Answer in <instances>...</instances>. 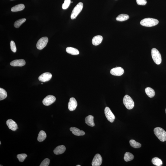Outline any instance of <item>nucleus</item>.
Masks as SVG:
<instances>
[{
    "label": "nucleus",
    "mask_w": 166,
    "mask_h": 166,
    "mask_svg": "<svg viewBox=\"0 0 166 166\" xmlns=\"http://www.w3.org/2000/svg\"><path fill=\"white\" fill-rule=\"evenodd\" d=\"M154 132L155 135L161 141H165L166 132L163 129L159 127L155 128L154 129Z\"/></svg>",
    "instance_id": "obj_1"
},
{
    "label": "nucleus",
    "mask_w": 166,
    "mask_h": 166,
    "mask_svg": "<svg viewBox=\"0 0 166 166\" xmlns=\"http://www.w3.org/2000/svg\"><path fill=\"white\" fill-rule=\"evenodd\" d=\"M158 23V20L156 19L146 18L142 20L140 22V24L142 26L146 27H152L156 25Z\"/></svg>",
    "instance_id": "obj_2"
},
{
    "label": "nucleus",
    "mask_w": 166,
    "mask_h": 166,
    "mask_svg": "<svg viewBox=\"0 0 166 166\" xmlns=\"http://www.w3.org/2000/svg\"><path fill=\"white\" fill-rule=\"evenodd\" d=\"M151 55L154 62L157 65L161 64L162 59L160 53L156 48H153L151 50Z\"/></svg>",
    "instance_id": "obj_3"
},
{
    "label": "nucleus",
    "mask_w": 166,
    "mask_h": 166,
    "mask_svg": "<svg viewBox=\"0 0 166 166\" xmlns=\"http://www.w3.org/2000/svg\"><path fill=\"white\" fill-rule=\"evenodd\" d=\"M123 102L127 109H132L134 107V103L133 99L128 95H125L123 99Z\"/></svg>",
    "instance_id": "obj_4"
},
{
    "label": "nucleus",
    "mask_w": 166,
    "mask_h": 166,
    "mask_svg": "<svg viewBox=\"0 0 166 166\" xmlns=\"http://www.w3.org/2000/svg\"><path fill=\"white\" fill-rule=\"evenodd\" d=\"M83 8V4L82 2L79 3L76 6L72 11L71 14V18L73 20L76 18L77 16L82 11Z\"/></svg>",
    "instance_id": "obj_5"
},
{
    "label": "nucleus",
    "mask_w": 166,
    "mask_h": 166,
    "mask_svg": "<svg viewBox=\"0 0 166 166\" xmlns=\"http://www.w3.org/2000/svg\"><path fill=\"white\" fill-rule=\"evenodd\" d=\"M48 42V39L47 37L40 38L37 43L36 47L39 50H42L46 46Z\"/></svg>",
    "instance_id": "obj_6"
},
{
    "label": "nucleus",
    "mask_w": 166,
    "mask_h": 166,
    "mask_svg": "<svg viewBox=\"0 0 166 166\" xmlns=\"http://www.w3.org/2000/svg\"><path fill=\"white\" fill-rule=\"evenodd\" d=\"M104 112L105 117L108 121L111 123L113 122L115 119V116L113 113L110 108L108 107H106Z\"/></svg>",
    "instance_id": "obj_7"
},
{
    "label": "nucleus",
    "mask_w": 166,
    "mask_h": 166,
    "mask_svg": "<svg viewBox=\"0 0 166 166\" xmlns=\"http://www.w3.org/2000/svg\"><path fill=\"white\" fill-rule=\"evenodd\" d=\"M56 100V98L53 95H48L43 99L42 101V103L45 105H50L55 102Z\"/></svg>",
    "instance_id": "obj_8"
},
{
    "label": "nucleus",
    "mask_w": 166,
    "mask_h": 166,
    "mask_svg": "<svg viewBox=\"0 0 166 166\" xmlns=\"http://www.w3.org/2000/svg\"><path fill=\"white\" fill-rule=\"evenodd\" d=\"M102 157L99 154L95 155L92 162V166H99L102 164Z\"/></svg>",
    "instance_id": "obj_9"
},
{
    "label": "nucleus",
    "mask_w": 166,
    "mask_h": 166,
    "mask_svg": "<svg viewBox=\"0 0 166 166\" xmlns=\"http://www.w3.org/2000/svg\"><path fill=\"white\" fill-rule=\"evenodd\" d=\"M124 69L121 67H118L112 69L110 73L112 75L116 76H120L124 74Z\"/></svg>",
    "instance_id": "obj_10"
},
{
    "label": "nucleus",
    "mask_w": 166,
    "mask_h": 166,
    "mask_svg": "<svg viewBox=\"0 0 166 166\" xmlns=\"http://www.w3.org/2000/svg\"><path fill=\"white\" fill-rule=\"evenodd\" d=\"M52 74L49 72H46L41 75L39 77V81L45 82L49 81L52 78Z\"/></svg>",
    "instance_id": "obj_11"
},
{
    "label": "nucleus",
    "mask_w": 166,
    "mask_h": 166,
    "mask_svg": "<svg viewBox=\"0 0 166 166\" xmlns=\"http://www.w3.org/2000/svg\"><path fill=\"white\" fill-rule=\"evenodd\" d=\"M77 102L75 98H70L68 103V108L69 111H74L77 108Z\"/></svg>",
    "instance_id": "obj_12"
},
{
    "label": "nucleus",
    "mask_w": 166,
    "mask_h": 166,
    "mask_svg": "<svg viewBox=\"0 0 166 166\" xmlns=\"http://www.w3.org/2000/svg\"><path fill=\"white\" fill-rule=\"evenodd\" d=\"M6 124L9 128L12 131H16L18 128V125L16 122L11 119H9L7 121Z\"/></svg>",
    "instance_id": "obj_13"
},
{
    "label": "nucleus",
    "mask_w": 166,
    "mask_h": 166,
    "mask_svg": "<svg viewBox=\"0 0 166 166\" xmlns=\"http://www.w3.org/2000/svg\"><path fill=\"white\" fill-rule=\"evenodd\" d=\"M25 64V61L23 59L14 60L10 63V65L14 67H22Z\"/></svg>",
    "instance_id": "obj_14"
},
{
    "label": "nucleus",
    "mask_w": 166,
    "mask_h": 166,
    "mask_svg": "<svg viewBox=\"0 0 166 166\" xmlns=\"http://www.w3.org/2000/svg\"><path fill=\"white\" fill-rule=\"evenodd\" d=\"M70 131L72 132L73 134L77 136H83L85 134V133L83 130H80L79 129L75 127H71L70 128Z\"/></svg>",
    "instance_id": "obj_15"
},
{
    "label": "nucleus",
    "mask_w": 166,
    "mask_h": 166,
    "mask_svg": "<svg viewBox=\"0 0 166 166\" xmlns=\"http://www.w3.org/2000/svg\"><path fill=\"white\" fill-rule=\"evenodd\" d=\"M66 148L64 145H61L58 146L54 149V153L56 155H61L64 153L65 151Z\"/></svg>",
    "instance_id": "obj_16"
},
{
    "label": "nucleus",
    "mask_w": 166,
    "mask_h": 166,
    "mask_svg": "<svg viewBox=\"0 0 166 166\" xmlns=\"http://www.w3.org/2000/svg\"><path fill=\"white\" fill-rule=\"evenodd\" d=\"M103 37L101 36H97L94 37L92 40L93 44L95 46L99 45L102 42Z\"/></svg>",
    "instance_id": "obj_17"
},
{
    "label": "nucleus",
    "mask_w": 166,
    "mask_h": 166,
    "mask_svg": "<svg viewBox=\"0 0 166 166\" xmlns=\"http://www.w3.org/2000/svg\"><path fill=\"white\" fill-rule=\"evenodd\" d=\"M94 117L93 116L89 115L86 117L85 119V123L91 127H94L95 124L94 121Z\"/></svg>",
    "instance_id": "obj_18"
},
{
    "label": "nucleus",
    "mask_w": 166,
    "mask_h": 166,
    "mask_svg": "<svg viewBox=\"0 0 166 166\" xmlns=\"http://www.w3.org/2000/svg\"><path fill=\"white\" fill-rule=\"evenodd\" d=\"M66 51L68 53L73 55H77L79 54L78 50L75 48L72 47H68L66 48Z\"/></svg>",
    "instance_id": "obj_19"
},
{
    "label": "nucleus",
    "mask_w": 166,
    "mask_h": 166,
    "mask_svg": "<svg viewBox=\"0 0 166 166\" xmlns=\"http://www.w3.org/2000/svg\"><path fill=\"white\" fill-rule=\"evenodd\" d=\"M145 93L149 98H152L155 96V92L153 89L150 87H147L145 89Z\"/></svg>",
    "instance_id": "obj_20"
},
{
    "label": "nucleus",
    "mask_w": 166,
    "mask_h": 166,
    "mask_svg": "<svg viewBox=\"0 0 166 166\" xmlns=\"http://www.w3.org/2000/svg\"><path fill=\"white\" fill-rule=\"evenodd\" d=\"M47 137L46 133L43 130L40 131L37 138V140L39 142H42Z\"/></svg>",
    "instance_id": "obj_21"
},
{
    "label": "nucleus",
    "mask_w": 166,
    "mask_h": 166,
    "mask_svg": "<svg viewBox=\"0 0 166 166\" xmlns=\"http://www.w3.org/2000/svg\"><path fill=\"white\" fill-rule=\"evenodd\" d=\"M24 8L25 6L24 4H20L13 7L11 8V10L12 12H17L22 11L24 9Z\"/></svg>",
    "instance_id": "obj_22"
},
{
    "label": "nucleus",
    "mask_w": 166,
    "mask_h": 166,
    "mask_svg": "<svg viewBox=\"0 0 166 166\" xmlns=\"http://www.w3.org/2000/svg\"><path fill=\"white\" fill-rule=\"evenodd\" d=\"M129 18V16L127 14H121L118 16L116 18V20L118 21H123L128 20Z\"/></svg>",
    "instance_id": "obj_23"
},
{
    "label": "nucleus",
    "mask_w": 166,
    "mask_h": 166,
    "mask_svg": "<svg viewBox=\"0 0 166 166\" xmlns=\"http://www.w3.org/2000/svg\"><path fill=\"white\" fill-rule=\"evenodd\" d=\"M134 158V156L130 152H126L125 154L124 160L126 162L132 161Z\"/></svg>",
    "instance_id": "obj_24"
},
{
    "label": "nucleus",
    "mask_w": 166,
    "mask_h": 166,
    "mask_svg": "<svg viewBox=\"0 0 166 166\" xmlns=\"http://www.w3.org/2000/svg\"><path fill=\"white\" fill-rule=\"evenodd\" d=\"M152 162L154 165L157 166H161L163 164L162 161L161 160L157 157H155L153 158Z\"/></svg>",
    "instance_id": "obj_25"
},
{
    "label": "nucleus",
    "mask_w": 166,
    "mask_h": 166,
    "mask_svg": "<svg viewBox=\"0 0 166 166\" xmlns=\"http://www.w3.org/2000/svg\"><path fill=\"white\" fill-rule=\"evenodd\" d=\"M131 146L135 148H140L141 146V144L139 142H137L134 140H131L130 141Z\"/></svg>",
    "instance_id": "obj_26"
},
{
    "label": "nucleus",
    "mask_w": 166,
    "mask_h": 166,
    "mask_svg": "<svg viewBox=\"0 0 166 166\" xmlns=\"http://www.w3.org/2000/svg\"><path fill=\"white\" fill-rule=\"evenodd\" d=\"M26 19L23 18L17 20L14 23V27L17 28H18L23 23L26 21Z\"/></svg>",
    "instance_id": "obj_27"
},
{
    "label": "nucleus",
    "mask_w": 166,
    "mask_h": 166,
    "mask_svg": "<svg viewBox=\"0 0 166 166\" xmlns=\"http://www.w3.org/2000/svg\"><path fill=\"white\" fill-rule=\"evenodd\" d=\"M7 96V92L5 89L0 88V100L5 99Z\"/></svg>",
    "instance_id": "obj_28"
},
{
    "label": "nucleus",
    "mask_w": 166,
    "mask_h": 166,
    "mask_svg": "<svg viewBox=\"0 0 166 166\" xmlns=\"http://www.w3.org/2000/svg\"><path fill=\"white\" fill-rule=\"evenodd\" d=\"M27 156L26 154H22L17 155V157L18 159L20 162H23L24 161L26 157Z\"/></svg>",
    "instance_id": "obj_29"
},
{
    "label": "nucleus",
    "mask_w": 166,
    "mask_h": 166,
    "mask_svg": "<svg viewBox=\"0 0 166 166\" xmlns=\"http://www.w3.org/2000/svg\"><path fill=\"white\" fill-rule=\"evenodd\" d=\"M71 1L70 0H65L64 3L63 4L62 8L63 9H66L68 8L70 5Z\"/></svg>",
    "instance_id": "obj_30"
},
{
    "label": "nucleus",
    "mask_w": 166,
    "mask_h": 166,
    "mask_svg": "<svg viewBox=\"0 0 166 166\" xmlns=\"http://www.w3.org/2000/svg\"><path fill=\"white\" fill-rule=\"evenodd\" d=\"M11 50L13 52L15 53L17 51V49L15 42L13 41H11L10 43Z\"/></svg>",
    "instance_id": "obj_31"
},
{
    "label": "nucleus",
    "mask_w": 166,
    "mask_h": 166,
    "mask_svg": "<svg viewBox=\"0 0 166 166\" xmlns=\"http://www.w3.org/2000/svg\"><path fill=\"white\" fill-rule=\"evenodd\" d=\"M50 162V160L49 159L46 158L44 159L41 163L40 166H49Z\"/></svg>",
    "instance_id": "obj_32"
},
{
    "label": "nucleus",
    "mask_w": 166,
    "mask_h": 166,
    "mask_svg": "<svg viewBox=\"0 0 166 166\" xmlns=\"http://www.w3.org/2000/svg\"><path fill=\"white\" fill-rule=\"evenodd\" d=\"M137 3L138 5H145L147 3L146 0H136Z\"/></svg>",
    "instance_id": "obj_33"
},
{
    "label": "nucleus",
    "mask_w": 166,
    "mask_h": 166,
    "mask_svg": "<svg viewBox=\"0 0 166 166\" xmlns=\"http://www.w3.org/2000/svg\"><path fill=\"white\" fill-rule=\"evenodd\" d=\"M76 166H81V165H76Z\"/></svg>",
    "instance_id": "obj_34"
},
{
    "label": "nucleus",
    "mask_w": 166,
    "mask_h": 166,
    "mask_svg": "<svg viewBox=\"0 0 166 166\" xmlns=\"http://www.w3.org/2000/svg\"><path fill=\"white\" fill-rule=\"evenodd\" d=\"M0 144H1V142H0Z\"/></svg>",
    "instance_id": "obj_35"
},
{
    "label": "nucleus",
    "mask_w": 166,
    "mask_h": 166,
    "mask_svg": "<svg viewBox=\"0 0 166 166\" xmlns=\"http://www.w3.org/2000/svg\"><path fill=\"white\" fill-rule=\"evenodd\" d=\"M165 113H166V109H165Z\"/></svg>",
    "instance_id": "obj_36"
},
{
    "label": "nucleus",
    "mask_w": 166,
    "mask_h": 166,
    "mask_svg": "<svg viewBox=\"0 0 166 166\" xmlns=\"http://www.w3.org/2000/svg\"><path fill=\"white\" fill-rule=\"evenodd\" d=\"M41 84H43V83H42Z\"/></svg>",
    "instance_id": "obj_37"
},
{
    "label": "nucleus",
    "mask_w": 166,
    "mask_h": 166,
    "mask_svg": "<svg viewBox=\"0 0 166 166\" xmlns=\"http://www.w3.org/2000/svg\"><path fill=\"white\" fill-rule=\"evenodd\" d=\"M11 1H13V0H11Z\"/></svg>",
    "instance_id": "obj_38"
}]
</instances>
